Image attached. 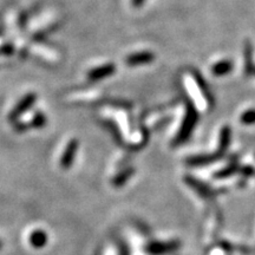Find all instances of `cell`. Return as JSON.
<instances>
[{
  "label": "cell",
  "instance_id": "4",
  "mask_svg": "<svg viewBox=\"0 0 255 255\" xmlns=\"http://www.w3.org/2000/svg\"><path fill=\"white\" fill-rule=\"evenodd\" d=\"M77 146L78 142L77 141H71L69 143V145L66 146V150L64 152L62 157V167L63 168H69L71 163L73 162V157H75L76 152H77Z\"/></svg>",
  "mask_w": 255,
  "mask_h": 255
},
{
  "label": "cell",
  "instance_id": "5",
  "mask_svg": "<svg viewBox=\"0 0 255 255\" xmlns=\"http://www.w3.org/2000/svg\"><path fill=\"white\" fill-rule=\"evenodd\" d=\"M154 59V55L150 52H138L135 55L129 56L127 58V63L129 65H139V64H145L151 62Z\"/></svg>",
  "mask_w": 255,
  "mask_h": 255
},
{
  "label": "cell",
  "instance_id": "3",
  "mask_svg": "<svg viewBox=\"0 0 255 255\" xmlns=\"http://www.w3.org/2000/svg\"><path fill=\"white\" fill-rule=\"evenodd\" d=\"M115 70H116V68H115V65H113V64H108V65L94 69L89 72V79L90 81H100V79L109 77L110 75H113Z\"/></svg>",
  "mask_w": 255,
  "mask_h": 255
},
{
  "label": "cell",
  "instance_id": "10",
  "mask_svg": "<svg viewBox=\"0 0 255 255\" xmlns=\"http://www.w3.org/2000/svg\"><path fill=\"white\" fill-rule=\"evenodd\" d=\"M241 122L245 124H253L255 123V110H248L242 115Z\"/></svg>",
  "mask_w": 255,
  "mask_h": 255
},
{
  "label": "cell",
  "instance_id": "1",
  "mask_svg": "<svg viewBox=\"0 0 255 255\" xmlns=\"http://www.w3.org/2000/svg\"><path fill=\"white\" fill-rule=\"evenodd\" d=\"M34 101H36V95L34 94H28L25 96V97L21 100L20 102H19V104L17 105V107L14 108L13 110H12L11 115H9V120L11 121H14L18 119L19 116H21L25 111L30 109V108L33 105Z\"/></svg>",
  "mask_w": 255,
  "mask_h": 255
},
{
  "label": "cell",
  "instance_id": "9",
  "mask_svg": "<svg viewBox=\"0 0 255 255\" xmlns=\"http://www.w3.org/2000/svg\"><path fill=\"white\" fill-rule=\"evenodd\" d=\"M46 120H45V116H44L43 114L38 113L36 116H34V119L31 121V124L30 127H34V128H41L45 124Z\"/></svg>",
  "mask_w": 255,
  "mask_h": 255
},
{
  "label": "cell",
  "instance_id": "7",
  "mask_svg": "<svg viewBox=\"0 0 255 255\" xmlns=\"http://www.w3.org/2000/svg\"><path fill=\"white\" fill-rule=\"evenodd\" d=\"M47 237L44 232L37 231L34 232L33 234L31 235V244L33 245L34 247H43L44 245L46 244Z\"/></svg>",
  "mask_w": 255,
  "mask_h": 255
},
{
  "label": "cell",
  "instance_id": "8",
  "mask_svg": "<svg viewBox=\"0 0 255 255\" xmlns=\"http://www.w3.org/2000/svg\"><path fill=\"white\" fill-rule=\"evenodd\" d=\"M245 62H246L247 73H251L253 71V65H252V46L250 43H246V49H245Z\"/></svg>",
  "mask_w": 255,
  "mask_h": 255
},
{
  "label": "cell",
  "instance_id": "12",
  "mask_svg": "<svg viewBox=\"0 0 255 255\" xmlns=\"http://www.w3.org/2000/svg\"><path fill=\"white\" fill-rule=\"evenodd\" d=\"M0 248H1V241H0Z\"/></svg>",
  "mask_w": 255,
  "mask_h": 255
},
{
  "label": "cell",
  "instance_id": "11",
  "mask_svg": "<svg viewBox=\"0 0 255 255\" xmlns=\"http://www.w3.org/2000/svg\"><path fill=\"white\" fill-rule=\"evenodd\" d=\"M143 2H144V0H132V4L135 6H141Z\"/></svg>",
  "mask_w": 255,
  "mask_h": 255
},
{
  "label": "cell",
  "instance_id": "6",
  "mask_svg": "<svg viewBox=\"0 0 255 255\" xmlns=\"http://www.w3.org/2000/svg\"><path fill=\"white\" fill-rule=\"evenodd\" d=\"M232 69V62H229V60H223V62H220L213 66V73H214L215 76H223L231 72Z\"/></svg>",
  "mask_w": 255,
  "mask_h": 255
},
{
  "label": "cell",
  "instance_id": "2",
  "mask_svg": "<svg viewBox=\"0 0 255 255\" xmlns=\"http://www.w3.org/2000/svg\"><path fill=\"white\" fill-rule=\"evenodd\" d=\"M196 120H197L196 113L194 111L193 108L188 107V113H187L186 120H184L182 130H181L180 137H178V139H181V141H182V139H186L187 137L190 135L191 130H193V128L196 123Z\"/></svg>",
  "mask_w": 255,
  "mask_h": 255
},
{
  "label": "cell",
  "instance_id": "13",
  "mask_svg": "<svg viewBox=\"0 0 255 255\" xmlns=\"http://www.w3.org/2000/svg\"><path fill=\"white\" fill-rule=\"evenodd\" d=\"M254 72H255V69H254Z\"/></svg>",
  "mask_w": 255,
  "mask_h": 255
}]
</instances>
